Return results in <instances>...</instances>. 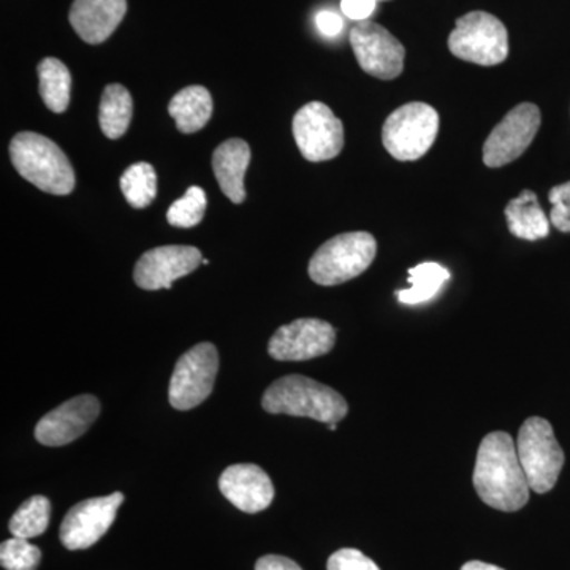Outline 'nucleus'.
<instances>
[{"mask_svg": "<svg viewBox=\"0 0 570 570\" xmlns=\"http://www.w3.org/2000/svg\"><path fill=\"white\" fill-rule=\"evenodd\" d=\"M472 482L479 498L490 508L517 512L528 504L530 483L509 433L494 431L483 438Z\"/></svg>", "mask_w": 570, "mask_h": 570, "instance_id": "f257e3e1", "label": "nucleus"}, {"mask_svg": "<svg viewBox=\"0 0 570 570\" xmlns=\"http://www.w3.org/2000/svg\"><path fill=\"white\" fill-rule=\"evenodd\" d=\"M262 407L269 414L307 417L326 425L340 423L348 412L347 401L336 390L298 374L273 382L262 397Z\"/></svg>", "mask_w": 570, "mask_h": 570, "instance_id": "f03ea898", "label": "nucleus"}, {"mask_svg": "<svg viewBox=\"0 0 570 570\" xmlns=\"http://www.w3.org/2000/svg\"><path fill=\"white\" fill-rule=\"evenodd\" d=\"M10 159L18 174L43 193H73V167L69 157L50 138L36 132L14 135L10 142Z\"/></svg>", "mask_w": 570, "mask_h": 570, "instance_id": "7ed1b4c3", "label": "nucleus"}, {"mask_svg": "<svg viewBox=\"0 0 570 570\" xmlns=\"http://www.w3.org/2000/svg\"><path fill=\"white\" fill-rule=\"evenodd\" d=\"M376 254V238L367 232L337 235L318 247L307 272L318 285L344 284L365 273Z\"/></svg>", "mask_w": 570, "mask_h": 570, "instance_id": "20e7f679", "label": "nucleus"}, {"mask_svg": "<svg viewBox=\"0 0 570 570\" xmlns=\"http://www.w3.org/2000/svg\"><path fill=\"white\" fill-rule=\"evenodd\" d=\"M439 112L425 102L396 108L382 127V142L393 159L414 163L422 159L439 134Z\"/></svg>", "mask_w": 570, "mask_h": 570, "instance_id": "39448f33", "label": "nucleus"}, {"mask_svg": "<svg viewBox=\"0 0 570 570\" xmlns=\"http://www.w3.org/2000/svg\"><path fill=\"white\" fill-rule=\"evenodd\" d=\"M517 452L530 489L539 494L553 490L566 456L549 420L528 419L520 428Z\"/></svg>", "mask_w": 570, "mask_h": 570, "instance_id": "423d86ee", "label": "nucleus"}, {"mask_svg": "<svg viewBox=\"0 0 570 570\" xmlns=\"http://www.w3.org/2000/svg\"><path fill=\"white\" fill-rule=\"evenodd\" d=\"M453 56L478 66L493 67L509 56V33L501 20L487 11H471L456 20L449 37Z\"/></svg>", "mask_w": 570, "mask_h": 570, "instance_id": "0eeeda50", "label": "nucleus"}, {"mask_svg": "<svg viewBox=\"0 0 570 570\" xmlns=\"http://www.w3.org/2000/svg\"><path fill=\"white\" fill-rule=\"evenodd\" d=\"M219 370V354L212 343L197 344L179 356L168 389V400L178 411L200 406L212 395Z\"/></svg>", "mask_w": 570, "mask_h": 570, "instance_id": "6e6552de", "label": "nucleus"}, {"mask_svg": "<svg viewBox=\"0 0 570 570\" xmlns=\"http://www.w3.org/2000/svg\"><path fill=\"white\" fill-rule=\"evenodd\" d=\"M292 132L299 153L309 163L335 159L344 148V126L328 105L306 104L292 122Z\"/></svg>", "mask_w": 570, "mask_h": 570, "instance_id": "1a4fd4ad", "label": "nucleus"}, {"mask_svg": "<svg viewBox=\"0 0 570 570\" xmlns=\"http://www.w3.org/2000/svg\"><path fill=\"white\" fill-rule=\"evenodd\" d=\"M540 122L542 115L538 105H517L487 138L482 149L483 164L489 168H501L519 159L534 141Z\"/></svg>", "mask_w": 570, "mask_h": 570, "instance_id": "9d476101", "label": "nucleus"}, {"mask_svg": "<svg viewBox=\"0 0 570 570\" xmlns=\"http://www.w3.org/2000/svg\"><path fill=\"white\" fill-rule=\"evenodd\" d=\"M348 39L356 62L371 77L389 81L403 73L406 50L396 37L377 22H356Z\"/></svg>", "mask_w": 570, "mask_h": 570, "instance_id": "9b49d317", "label": "nucleus"}, {"mask_svg": "<svg viewBox=\"0 0 570 570\" xmlns=\"http://www.w3.org/2000/svg\"><path fill=\"white\" fill-rule=\"evenodd\" d=\"M122 502L124 494L119 491L78 502L62 521L59 531L62 546L69 550H86L99 542L110 530Z\"/></svg>", "mask_w": 570, "mask_h": 570, "instance_id": "f8f14e48", "label": "nucleus"}, {"mask_svg": "<svg viewBox=\"0 0 570 570\" xmlns=\"http://www.w3.org/2000/svg\"><path fill=\"white\" fill-rule=\"evenodd\" d=\"M336 343V330L321 318H298L281 326L268 344V354L279 362H305L328 354Z\"/></svg>", "mask_w": 570, "mask_h": 570, "instance_id": "ddd939ff", "label": "nucleus"}, {"mask_svg": "<svg viewBox=\"0 0 570 570\" xmlns=\"http://www.w3.org/2000/svg\"><path fill=\"white\" fill-rule=\"evenodd\" d=\"M202 253L193 246H160L138 258L135 284L145 291L171 288L175 281L190 275L202 264Z\"/></svg>", "mask_w": 570, "mask_h": 570, "instance_id": "4468645a", "label": "nucleus"}, {"mask_svg": "<svg viewBox=\"0 0 570 570\" xmlns=\"http://www.w3.org/2000/svg\"><path fill=\"white\" fill-rule=\"evenodd\" d=\"M100 414V403L96 396L71 397L48 412L36 426V439L48 448H61L81 438Z\"/></svg>", "mask_w": 570, "mask_h": 570, "instance_id": "2eb2a0df", "label": "nucleus"}, {"mask_svg": "<svg viewBox=\"0 0 570 570\" xmlns=\"http://www.w3.org/2000/svg\"><path fill=\"white\" fill-rule=\"evenodd\" d=\"M219 490L236 509L257 513L268 509L275 499V487L264 469L255 464H234L223 472Z\"/></svg>", "mask_w": 570, "mask_h": 570, "instance_id": "dca6fc26", "label": "nucleus"}, {"mask_svg": "<svg viewBox=\"0 0 570 570\" xmlns=\"http://www.w3.org/2000/svg\"><path fill=\"white\" fill-rule=\"evenodd\" d=\"M126 11L127 0H75L69 20L81 40L99 45L110 39Z\"/></svg>", "mask_w": 570, "mask_h": 570, "instance_id": "f3484780", "label": "nucleus"}, {"mask_svg": "<svg viewBox=\"0 0 570 570\" xmlns=\"http://www.w3.org/2000/svg\"><path fill=\"white\" fill-rule=\"evenodd\" d=\"M250 164L249 145L242 138H230L213 154V171L225 197L232 204L246 200L245 176Z\"/></svg>", "mask_w": 570, "mask_h": 570, "instance_id": "a211bd4d", "label": "nucleus"}, {"mask_svg": "<svg viewBox=\"0 0 570 570\" xmlns=\"http://www.w3.org/2000/svg\"><path fill=\"white\" fill-rule=\"evenodd\" d=\"M509 232L520 239L538 242L550 234V217L543 213L538 195L524 189L519 197L509 202L504 209Z\"/></svg>", "mask_w": 570, "mask_h": 570, "instance_id": "6ab92c4d", "label": "nucleus"}, {"mask_svg": "<svg viewBox=\"0 0 570 570\" xmlns=\"http://www.w3.org/2000/svg\"><path fill=\"white\" fill-rule=\"evenodd\" d=\"M168 112L179 132L195 134L204 129L213 116V97L204 86H189L176 94L168 105Z\"/></svg>", "mask_w": 570, "mask_h": 570, "instance_id": "aec40b11", "label": "nucleus"}, {"mask_svg": "<svg viewBox=\"0 0 570 570\" xmlns=\"http://www.w3.org/2000/svg\"><path fill=\"white\" fill-rule=\"evenodd\" d=\"M134 100L122 85H108L100 99L99 122L105 137L118 140L129 129Z\"/></svg>", "mask_w": 570, "mask_h": 570, "instance_id": "412c9836", "label": "nucleus"}, {"mask_svg": "<svg viewBox=\"0 0 570 570\" xmlns=\"http://www.w3.org/2000/svg\"><path fill=\"white\" fill-rule=\"evenodd\" d=\"M39 71V91L45 105L52 112H63L69 108L71 75L66 63L56 58L43 59L37 67Z\"/></svg>", "mask_w": 570, "mask_h": 570, "instance_id": "4be33fe9", "label": "nucleus"}, {"mask_svg": "<svg viewBox=\"0 0 570 570\" xmlns=\"http://www.w3.org/2000/svg\"><path fill=\"white\" fill-rule=\"evenodd\" d=\"M449 279L450 272L444 266L434 264V262L420 264L409 269L407 281L411 287L401 291L397 298L404 305H420V303L430 302Z\"/></svg>", "mask_w": 570, "mask_h": 570, "instance_id": "5701e85b", "label": "nucleus"}, {"mask_svg": "<svg viewBox=\"0 0 570 570\" xmlns=\"http://www.w3.org/2000/svg\"><path fill=\"white\" fill-rule=\"evenodd\" d=\"M51 517L50 499L45 497H32L14 512L9 523V530L13 538L33 539L39 538L48 530Z\"/></svg>", "mask_w": 570, "mask_h": 570, "instance_id": "b1692460", "label": "nucleus"}, {"mask_svg": "<svg viewBox=\"0 0 570 570\" xmlns=\"http://www.w3.org/2000/svg\"><path fill=\"white\" fill-rule=\"evenodd\" d=\"M122 195L134 208L141 209L153 204L157 195V175L151 164L130 165L121 176Z\"/></svg>", "mask_w": 570, "mask_h": 570, "instance_id": "393cba45", "label": "nucleus"}, {"mask_svg": "<svg viewBox=\"0 0 570 570\" xmlns=\"http://www.w3.org/2000/svg\"><path fill=\"white\" fill-rule=\"evenodd\" d=\"M206 205L205 190L202 187L193 186L181 198L170 206L167 213V220L174 227L190 228L202 223L204 219Z\"/></svg>", "mask_w": 570, "mask_h": 570, "instance_id": "a878e982", "label": "nucleus"}, {"mask_svg": "<svg viewBox=\"0 0 570 570\" xmlns=\"http://www.w3.org/2000/svg\"><path fill=\"white\" fill-rule=\"evenodd\" d=\"M41 561L39 547L28 539L13 538L0 547V564L7 570H37Z\"/></svg>", "mask_w": 570, "mask_h": 570, "instance_id": "bb28decb", "label": "nucleus"}, {"mask_svg": "<svg viewBox=\"0 0 570 570\" xmlns=\"http://www.w3.org/2000/svg\"><path fill=\"white\" fill-rule=\"evenodd\" d=\"M549 202L553 206L551 225L562 234H570V181L554 186L549 193Z\"/></svg>", "mask_w": 570, "mask_h": 570, "instance_id": "cd10ccee", "label": "nucleus"}, {"mask_svg": "<svg viewBox=\"0 0 570 570\" xmlns=\"http://www.w3.org/2000/svg\"><path fill=\"white\" fill-rule=\"evenodd\" d=\"M326 570H381L376 562L355 549L337 550L326 562Z\"/></svg>", "mask_w": 570, "mask_h": 570, "instance_id": "c85d7f7f", "label": "nucleus"}, {"mask_svg": "<svg viewBox=\"0 0 570 570\" xmlns=\"http://www.w3.org/2000/svg\"><path fill=\"white\" fill-rule=\"evenodd\" d=\"M379 0H341V10L356 22L367 21L377 9Z\"/></svg>", "mask_w": 570, "mask_h": 570, "instance_id": "c756f323", "label": "nucleus"}, {"mask_svg": "<svg viewBox=\"0 0 570 570\" xmlns=\"http://www.w3.org/2000/svg\"><path fill=\"white\" fill-rule=\"evenodd\" d=\"M316 24L318 31L324 36L336 37L343 31L344 22L340 14L333 13V11H321V13H317Z\"/></svg>", "mask_w": 570, "mask_h": 570, "instance_id": "7c9ffc66", "label": "nucleus"}, {"mask_svg": "<svg viewBox=\"0 0 570 570\" xmlns=\"http://www.w3.org/2000/svg\"><path fill=\"white\" fill-rule=\"evenodd\" d=\"M255 570H303L295 561L277 554H266L255 564Z\"/></svg>", "mask_w": 570, "mask_h": 570, "instance_id": "2f4dec72", "label": "nucleus"}, {"mask_svg": "<svg viewBox=\"0 0 570 570\" xmlns=\"http://www.w3.org/2000/svg\"><path fill=\"white\" fill-rule=\"evenodd\" d=\"M461 570H504L502 568H498V566L489 564V562L482 561H469L466 564L461 568Z\"/></svg>", "mask_w": 570, "mask_h": 570, "instance_id": "473e14b6", "label": "nucleus"}, {"mask_svg": "<svg viewBox=\"0 0 570 570\" xmlns=\"http://www.w3.org/2000/svg\"><path fill=\"white\" fill-rule=\"evenodd\" d=\"M330 430L332 431H336V428H337V423H330Z\"/></svg>", "mask_w": 570, "mask_h": 570, "instance_id": "72a5a7b5", "label": "nucleus"}, {"mask_svg": "<svg viewBox=\"0 0 570 570\" xmlns=\"http://www.w3.org/2000/svg\"><path fill=\"white\" fill-rule=\"evenodd\" d=\"M202 264H204V265H208V264H209V261H206V258H204V261H202Z\"/></svg>", "mask_w": 570, "mask_h": 570, "instance_id": "f704fd0d", "label": "nucleus"}, {"mask_svg": "<svg viewBox=\"0 0 570 570\" xmlns=\"http://www.w3.org/2000/svg\"><path fill=\"white\" fill-rule=\"evenodd\" d=\"M379 2H385V0H379Z\"/></svg>", "mask_w": 570, "mask_h": 570, "instance_id": "c9c22d12", "label": "nucleus"}]
</instances>
